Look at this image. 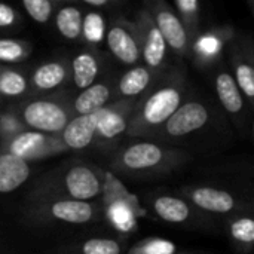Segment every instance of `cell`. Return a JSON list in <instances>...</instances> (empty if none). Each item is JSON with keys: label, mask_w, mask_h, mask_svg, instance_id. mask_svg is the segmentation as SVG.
<instances>
[{"label": "cell", "mask_w": 254, "mask_h": 254, "mask_svg": "<svg viewBox=\"0 0 254 254\" xmlns=\"http://www.w3.org/2000/svg\"><path fill=\"white\" fill-rule=\"evenodd\" d=\"M232 125L214 97L192 85L179 109L149 137L195 155L217 150L232 138Z\"/></svg>", "instance_id": "6da1fadb"}, {"label": "cell", "mask_w": 254, "mask_h": 254, "mask_svg": "<svg viewBox=\"0 0 254 254\" xmlns=\"http://www.w3.org/2000/svg\"><path fill=\"white\" fill-rule=\"evenodd\" d=\"M192 85L186 61L174 58L155 85L138 98L128 124L127 137L149 138L179 109Z\"/></svg>", "instance_id": "7a4b0ae2"}, {"label": "cell", "mask_w": 254, "mask_h": 254, "mask_svg": "<svg viewBox=\"0 0 254 254\" xmlns=\"http://www.w3.org/2000/svg\"><path fill=\"white\" fill-rule=\"evenodd\" d=\"M193 161L195 155L183 147L152 138H135L115 149L109 170L131 179H165L185 170Z\"/></svg>", "instance_id": "3957f363"}, {"label": "cell", "mask_w": 254, "mask_h": 254, "mask_svg": "<svg viewBox=\"0 0 254 254\" xmlns=\"http://www.w3.org/2000/svg\"><path fill=\"white\" fill-rule=\"evenodd\" d=\"M244 171H222L219 176L214 173L205 180L180 185L176 190L222 220L254 210V174Z\"/></svg>", "instance_id": "277c9868"}, {"label": "cell", "mask_w": 254, "mask_h": 254, "mask_svg": "<svg viewBox=\"0 0 254 254\" xmlns=\"http://www.w3.org/2000/svg\"><path fill=\"white\" fill-rule=\"evenodd\" d=\"M103 171L85 162H74L54 170L36 182L28 193V202L54 198L92 201L101 196Z\"/></svg>", "instance_id": "5b68a950"}, {"label": "cell", "mask_w": 254, "mask_h": 254, "mask_svg": "<svg viewBox=\"0 0 254 254\" xmlns=\"http://www.w3.org/2000/svg\"><path fill=\"white\" fill-rule=\"evenodd\" d=\"M146 205L159 220L185 231L207 235L222 234L220 219L204 211L177 190L152 192L146 196Z\"/></svg>", "instance_id": "8992f818"}, {"label": "cell", "mask_w": 254, "mask_h": 254, "mask_svg": "<svg viewBox=\"0 0 254 254\" xmlns=\"http://www.w3.org/2000/svg\"><path fill=\"white\" fill-rule=\"evenodd\" d=\"M71 101L73 98L65 94L51 92L21 101L13 109L27 128L49 134H61L74 116Z\"/></svg>", "instance_id": "52a82bcc"}, {"label": "cell", "mask_w": 254, "mask_h": 254, "mask_svg": "<svg viewBox=\"0 0 254 254\" xmlns=\"http://www.w3.org/2000/svg\"><path fill=\"white\" fill-rule=\"evenodd\" d=\"M101 207L92 201L54 198L30 201L25 220L33 225H86L97 222Z\"/></svg>", "instance_id": "ba28073f"}, {"label": "cell", "mask_w": 254, "mask_h": 254, "mask_svg": "<svg viewBox=\"0 0 254 254\" xmlns=\"http://www.w3.org/2000/svg\"><path fill=\"white\" fill-rule=\"evenodd\" d=\"M101 205L107 222L122 234L134 232L138 219L144 214L138 198L125 188L112 170L103 171Z\"/></svg>", "instance_id": "9c48e42d"}, {"label": "cell", "mask_w": 254, "mask_h": 254, "mask_svg": "<svg viewBox=\"0 0 254 254\" xmlns=\"http://www.w3.org/2000/svg\"><path fill=\"white\" fill-rule=\"evenodd\" d=\"M213 86L214 98L226 113L232 128L241 135H250V121L253 112L241 92L238 83L235 82L226 61L217 64L208 74H205Z\"/></svg>", "instance_id": "30bf717a"}, {"label": "cell", "mask_w": 254, "mask_h": 254, "mask_svg": "<svg viewBox=\"0 0 254 254\" xmlns=\"http://www.w3.org/2000/svg\"><path fill=\"white\" fill-rule=\"evenodd\" d=\"M238 28L232 24L202 27L190 40L188 61L202 74H208L217 64L225 61L229 42L237 36Z\"/></svg>", "instance_id": "8fae6325"}, {"label": "cell", "mask_w": 254, "mask_h": 254, "mask_svg": "<svg viewBox=\"0 0 254 254\" xmlns=\"http://www.w3.org/2000/svg\"><path fill=\"white\" fill-rule=\"evenodd\" d=\"M225 61L254 113V36L240 31L229 42Z\"/></svg>", "instance_id": "7c38bea8"}, {"label": "cell", "mask_w": 254, "mask_h": 254, "mask_svg": "<svg viewBox=\"0 0 254 254\" xmlns=\"http://www.w3.org/2000/svg\"><path fill=\"white\" fill-rule=\"evenodd\" d=\"M143 6L149 10L155 19L158 28L164 34L170 52L177 60L188 61L190 39L185 22L182 21L176 7H173L167 0H141Z\"/></svg>", "instance_id": "4fadbf2b"}, {"label": "cell", "mask_w": 254, "mask_h": 254, "mask_svg": "<svg viewBox=\"0 0 254 254\" xmlns=\"http://www.w3.org/2000/svg\"><path fill=\"white\" fill-rule=\"evenodd\" d=\"M138 98H118L104 107L91 112L95 125V143L101 146L115 144L121 137L127 135L131 115Z\"/></svg>", "instance_id": "5bb4252c"}, {"label": "cell", "mask_w": 254, "mask_h": 254, "mask_svg": "<svg viewBox=\"0 0 254 254\" xmlns=\"http://www.w3.org/2000/svg\"><path fill=\"white\" fill-rule=\"evenodd\" d=\"M0 150L10 152L28 162H34L64 153L68 149L60 134H49L27 128L13 138L0 143Z\"/></svg>", "instance_id": "9a60e30c"}, {"label": "cell", "mask_w": 254, "mask_h": 254, "mask_svg": "<svg viewBox=\"0 0 254 254\" xmlns=\"http://www.w3.org/2000/svg\"><path fill=\"white\" fill-rule=\"evenodd\" d=\"M134 22L140 37L141 63L156 71H164L171 64L168 58L170 48L155 19L144 6L137 10Z\"/></svg>", "instance_id": "2e32d148"}, {"label": "cell", "mask_w": 254, "mask_h": 254, "mask_svg": "<svg viewBox=\"0 0 254 254\" xmlns=\"http://www.w3.org/2000/svg\"><path fill=\"white\" fill-rule=\"evenodd\" d=\"M106 43L110 55L118 63L127 67L141 63L140 37L134 19L113 18L106 31Z\"/></svg>", "instance_id": "e0dca14e"}, {"label": "cell", "mask_w": 254, "mask_h": 254, "mask_svg": "<svg viewBox=\"0 0 254 254\" xmlns=\"http://www.w3.org/2000/svg\"><path fill=\"white\" fill-rule=\"evenodd\" d=\"M71 80L70 61L65 58H55L40 63L28 74L30 94H51L61 89Z\"/></svg>", "instance_id": "ac0fdd59"}, {"label": "cell", "mask_w": 254, "mask_h": 254, "mask_svg": "<svg viewBox=\"0 0 254 254\" xmlns=\"http://www.w3.org/2000/svg\"><path fill=\"white\" fill-rule=\"evenodd\" d=\"M164 71H156L143 63L129 65L118 79H115V100L140 98L149 91Z\"/></svg>", "instance_id": "d6986e66"}, {"label": "cell", "mask_w": 254, "mask_h": 254, "mask_svg": "<svg viewBox=\"0 0 254 254\" xmlns=\"http://www.w3.org/2000/svg\"><path fill=\"white\" fill-rule=\"evenodd\" d=\"M220 222L222 234H225L229 246L237 253H254V210L228 216Z\"/></svg>", "instance_id": "ffe728a7"}, {"label": "cell", "mask_w": 254, "mask_h": 254, "mask_svg": "<svg viewBox=\"0 0 254 254\" xmlns=\"http://www.w3.org/2000/svg\"><path fill=\"white\" fill-rule=\"evenodd\" d=\"M115 100V77L95 80L89 86L79 91V94L73 98V110L74 115H86L95 112L110 101Z\"/></svg>", "instance_id": "44dd1931"}, {"label": "cell", "mask_w": 254, "mask_h": 254, "mask_svg": "<svg viewBox=\"0 0 254 254\" xmlns=\"http://www.w3.org/2000/svg\"><path fill=\"white\" fill-rule=\"evenodd\" d=\"M101 67L103 58L100 57V54H97L95 49L88 48L77 52L70 61L73 86L80 91L94 83L100 77Z\"/></svg>", "instance_id": "7402d4cb"}, {"label": "cell", "mask_w": 254, "mask_h": 254, "mask_svg": "<svg viewBox=\"0 0 254 254\" xmlns=\"http://www.w3.org/2000/svg\"><path fill=\"white\" fill-rule=\"evenodd\" d=\"M60 135L68 150H83L91 147L95 143V125L92 113L74 115Z\"/></svg>", "instance_id": "603a6c76"}, {"label": "cell", "mask_w": 254, "mask_h": 254, "mask_svg": "<svg viewBox=\"0 0 254 254\" xmlns=\"http://www.w3.org/2000/svg\"><path fill=\"white\" fill-rule=\"evenodd\" d=\"M30 164L21 156L0 150V193H9L22 186L30 176Z\"/></svg>", "instance_id": "cb8c5ba5"}, {"label": "cell", "mask_w": 254, "mask_h": 254, "mask_svg": "<svg viewBox=\"0 0 254 254\" xmlns=\"http://www.w3.org/2000/svg\"><path fill=\"white\" fill-rule=\"evenodd\" d=\"M30 95L28 74L0 64V98L19 100Z\"/></svg>", "instance_id": "d4e9b609"}, {"label": "cell", "mask_w": 254, "mask_h": 254, "mask_svg": "<svg viewBox=\"0 0 254 254\" xmlns=\"http://www.w3.org/2000/svg\"><path fill=\"white\" fill-rule=\"evenodd\" d=\"M83 12L74 4H64L55 13L57 31L70 42L82 40Z\"/></svg>", "instance_id": "484cf974"}, {"label": "cell", "mask_w": 254, "mask_h": 254, "mask_svg": "<svg viewBox=\"0 0 254 254\" xmlns=\"http://www.w3.org/2000/svg\"><path fill=\"white\" fill-rule=\"evenodd\" d=\"M176 10L179 12L189 39L192 40L202 28V1L201 0H174Z\"/></svg>", "instance_id": "4316f807"}, {"label": "cell", "mask_w": 254, "mask_h": 254, "mask_svg": "<svg viewBox=\"0 0 254 254\" xmlns=\"http://www.w3.org/2000/svg\"><path fill=\"white\" fill-rule=\"evenodd\" d=\"M31 54L30 42L24 39H0V64H19Z\"/></svg>", "instance_id": "83f0119b"}, {"label": "cell", "mask_w": 254, "mask_h": 254, "mask_svg": "<svg viewBox=\"0 0 254 254\" xmlns=\"http://www.w3.org/2000/svg\"><path fill=\"white\" fill-rule=\"evenodd\" d=\"M129 254H177L180 249L174 241L159 237H149L134 243L129 249Z\"/></svg>", "instance_id": "f1b7e54d"}, {"label": "cell", "mask_w": 254, "mask_h": 254, "mask_svg": "<svg viewBox=\"0 0 254 254\" xmlns=\"http://www.w3.org/2000/svg\"><path fill=\"white\" fill-rule=\"evenodd\" d=\"M106 31L107 24L104 16L100 12H88L83 15V25H82V39L91 45H100L103 40H106Z\"/></svg>", "instance_id": "f546056e"}, {"label": "cell", "mask_w": 254, "mask_h": 254, "mask_svg": "<svg viewBox=\"0 0 254 254\" xmlns=\"http://www.w3.org/2000/svg\"><path fill=\"white\" fill-rule=\"evenodd\" d=\"M25 129L27 125L24 124V121L21 119L15 109L0 110V143L13 138Z\"/></svg>", "instance_id": "4dcf8cb0"}, {"label": "cell", "mask_w": 254, "mask_h": 254, "mask_svg": "<svg viewBox=\"0 0 254 254\" xmlns=\"http://www.w3.org/2000/svg\"><path fill=\"white\" fill-rule=\"evenodd\" d=\"M80 254H121L122 244L113 238H91L79 246Z\"/></svg>", "instance_id": "1f68e13d"}, {"label": "cell", "mask_w": 254, "mask_h": 254, "mask_svg": "<svg viewBox=\"0 0 254 254\" xmlns=\"http://www.w3.org/2000/svg\"><path fill=\"white\" fill-rule=\"evenodd\" d=\"M52 3L51 0H22L27 13L39 24H46L52 18Z\"/></svg>", "instance_id": "d6a6232c"}, {"label": "cell", "mask_w": 254, "mask_h": 254, "mask_svg": "<svg viewBox=\"0 0 254 254\" xmlns=\"http://www.w3.org/2000/svg\"><path fill=\"white\" fill-rule=\"evenodd\" d=\"M21 16L15 7L9 6L7 3L0 1V28L15 27L19 22Z\"/></svg>", "instance_id": "836d02e7"}, {"label": "cell", "mask_w": 254, "mask_h": 254, "mask_svg": "<svg viewBox=\"0 0 254 254\" xmlns=\"http://www.w3.org/2000/svg\"><path fill=\"white\" fill-rule=\"evenodd\" d=\"M82 1L89 4V6H94V7H104V6H109L118 0H82Z\"/></svg>", "instance_id": "e575fe53"}, {"label": "cell", "mask_w": 254, "mask_h": 254, "mask_svg": "<svg viewBox=\"0 0 254 254\" xmlns=\"http://www.w3.org/2000/svg\"><path fill=\"white\" fill-rule=\"evenodd\" d=\"M250 135L253 137V141H254V113H253V116H252V121H250Z\"/></svg>", "instance_id": "d590c367"}, {"label": "cell", "mask_w": 254, "mask_h": 254, "mask_svg": "<svg viewBox=\"0 0 254 254\" xmlns=\"http://www.w3.org/2000/svg\"><path fill=\"white\" fill-rule=\"evenodd\" d=\"M246 1H247L249 9H250V12H252V15H253V18H254V0H246Z\"/></svg>", "instance_id": "8d00e7d4"}, {"label": "cell", "mask_w": 254, "mask_h": 254, "mask_svg": "<svg viewBox=\"0 0 254 254\" xmlns=\"http://www.w3.org/2000/svg\"><path fill=\"white\" fill-rule=\"evenodd\" d=\"M51 1H58V3H61V1H64V3H65V1H71V0H51Z\"/></svg>", "instance_id": "74e56055"}]
</instances>
